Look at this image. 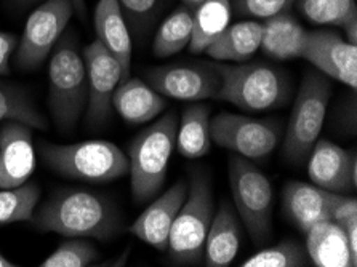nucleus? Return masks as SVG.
<instances>
[{
	"mask_svg": "<svg viewBox=\"0 0 357 267\" xmlns=\"http://www.w3.org/2000/svg\"><path fill=\"white\" fill-rule=\"evenodd\" d=\"M32 222L40 232L64 237L107 241L119 234L122 218L105 195L86 189H59L34 211Z\"/></svg>",
	"mask_w": 357,
	"mask_h": 267,
	"instance_id": "f257e3e1",
	"label": "nucleus"
},
{
	"mask_svg": "<svg viewBox=\"0 0 357 267\" xmlns=\"http://www.w3.org/2000/svg\"><path fill=\"white\" fill-rule=\"evenodd\" d=\"M213 190L208 173L202 168L189 170L188 195L178 211L169 237V258L176 266L204 263V247L212 224Z\"/></svg>",
	"mask_w": 357,
	"mask_h": 267,
	"instance_id": "f03ea898",
	"label": "nucleus"
},
{
	"mask_svg": "<svg viewBox=\"0 0 357 267\" xmlns=\"http://www.w3.org/2000/svg\"><path fill=\"white\" fill-rule=\"evenodd\" d=\"M176 128V114L169 112L144 128L130 146L128 171L137 204L155 197L164 186L170 157L175 151Z\"/></svg>",
	"mask_w": 357,
	"mask_h": 267,
	"instance_id": "7ed1b4c3",
	"label": "nucleus"
},
{
	"mask_svg": "<svg viewBox=\"0 0 357 267\" xmlns=\"http://www.w3.org/2000/svg\"><path fill=\"white\" fill-rule=\"evenodd\" d=\"M220 74L218 100L242 111L263 112L282 106L290 95V82L285 70L264 63L213 64Z\"/></svg>",
	"mask_w": 357,
	"mask_h": 267,
	"instance_id": "20e7f679",
	"label": "nucleus"
},
{
	"mask_svg": "<svg viewBox=\"0 0 357 267\" xmlns=\"http://www.w3.org/2000/svg\"><path fill=\"white\" fill-rule=\"evenodd\" d=\"M48 106L53 121L59 132L68 133L79 122L89 100L84 56L79 53L77 42L73 36L63 37L55 45L48 66Z\"/></svg>",
	"mask_w": 357,
	"mask_h": 267,
	"instance_id": "39448f33",
	"label": "nucleus"
},
{
	"mask_svg": "<svg viewBox=\"0 0 357 267\" xmlns=\"http://www.w3.org/2000/svg\"><path fill=\"white\" fill-rule=\"evenodd\" d=\"M43 162L66 178L90 183H107L128 173V157L109 141H84L77 144L40 146Z\"/></svg>",
	"mask_w": 357,
	"mask_h": 267,
	"instance_id": "423d86ee",
	"label": "nucleus"
},
{
	"mask_svg": "<svg viewBox=\"0 0 357 267\" xmlns=\"http://www.w3.org/2000/svg\"><path fill=\"white\" fill-rule=\"evenodd\" d=\"M232 200L247 232L257 247H263L273 234V186L261 170L245 157L229 159Z\"/></svg>",
	"mask_w": 357,
	"mask_h": 267,
	"instance_id": "0eeeda50",
	"label": "nucleus"
},
{
	"mask_svg": "<svg viewBox=\"0 0 357 267\" xmlns=\"http://www.w3.org/2000/svg\"><path fill=\"white\" fill-rule=\"evenodd\" d=\"M330 100L327 75L310 73L305 75L296 95L284 139V154L290 162L307 159L312 146L321 136Z\"/></svg>",
	"mask_w": 357,
	"mask_h": 267,
	"instance_id": "6e6552de",
	"label": "nucleus"
},
{
	"mask_svg": "<svg viewBox=\"0 0 357 267\" xmlns=\"http://www.w3.org/2000/svg\"><path fill=\"white\" fill-rule=\"evenodd\" d=\"M73 12L71 0H45L24 26L16 47V66L23 70L39 68L55 48Z\"/></svg>",
	"mask_w": 357,
	"mask_h": 267,
	"instance_id": "1a4fd4ad",
	"label": "nucleus"
},
{
	"mask_svg": "<svg viewBox=\"0 0 357 267\" xmlns=\"http://www.w3.org/2000/svg\"><path fill=\"white\" fill-rule=\"evenodd\" d=\"M210 136L216 144L245 159L268 157L279 143V127L269 121H257L223 112L210 121Z\"/></svg>",
	"mask_w": 357,
	"mask_h": 267,
	"instance_id": "9d476101",
	"label": "nucleus"
},
{
	"mask_svg": "<svg viewBox=\"0 0 357 267\" xmlns=\"http://www.w3.org/2000/svg\"><path fill=\"white\" fill-rule=\"evenodd\" d=\"M84 63L89 82L86 123L96 128L109 121L112 95L123 82V73L117 59L98 39L84 50Z\"/></svg>",
	"mask_w": 357,
	"mask_h": 267,
	"instance_id": "9b49d317",
	"label": "nucleus"
},
{
	"mask_svg": "<svg viewBox=\"0 0 357 267\" xmlns=\"http://www.w3.org/2000/svg\"><path fill=\"white\" fill-rule=\"evenodd\" d=\"M149 85L162 96L178 101H202L216 98L221 79L213 64H172L149 69Z\"/></svg>",
	"mask_w": 357,
	"mask_h": 267,
	"instance_id": "f8f14e48",
	"label": "nucleus"
},
{
	"mask_svg": "<svg viewBox=\"0 0 357 267\" xmlns=\"http://www.w3.org/2000/svg\"><path fill=\"white\" fill-rule=\"evenodd\" d=\"M301 58L332 77L356 90L357 45L344 40L333 31H312L306 34Z\"/></svg>",
	"mask_w": 357,
	"mask_h": 267,
	"instance_id": "ddd939ff",
	"label": "nucleus"
},
{
	"mask_svg": "<svg viewBox=\"0 0 357 267\" xmlns=\"http://www.w3.org/2000/svg\"><path fill=\"white\" fill-rule=\"evenodd\" d=\"M307 173L317 188L335 194H348L357 184L356 155L328 139H317L310 152Z\"/></svg>",
	"mask_w": 357,
	"mask_h": 267,
	"instance_id": "4468645a",
	"label": "nucleus"
},
{
	"mask_svg": "<svg viewBox=\"0 0 357 267\" xmlns=\"http://www.w3.org/2000/svg\"><path fill=\"white\" fill-rule=\"evenodd\" d=\"M186 195L188 183L180 179L135 220L133 224L128 227V232L159 252H167L172 226L178 211L185 204Z\"/></svg>",
	"mask_w": 357,
	"mask_h": 267,
	"instance_id": "2eb2a0df",
	"label": "nucleus"
},
{
	"mask_svg": "<svg viewBox=\"0 0 357 267\" xmlns=\"http://www.w3.org/2000/svg\"><path fill=\"white\" fill-rule=\"evenodd\" d=\"M36 167L31 127L7 121L0 128V189L18 188L28 181Z\"/></svg>",
	"mask_w": 357,
	"mask_h": 267,
	"instance_id": "dca6fc26",
	"label": "nucleus"
},
{
	"mask_svg": "<svg viewBox=\"0 0 357 267\" xmlns=\"http://www.w3.org/2000/svg\"><path fill=\"white\" fill-rule=\"evenodd\" d=\"M333 194L316 184L290 181L285 184L282 206L289 220L303 232L322 221L332 220Z\"/></svg>",
	"mask_w": 357,
	"mask_h": 267,
	"instance_id": "f3484780",
	"label": "nucleus"
},
{
	"mask_svg": "<svg viewBox=\"0 0 357 267\" xmlns=\"http://www.w3.org/2000/svg\"><path fill=\"white\" fill-rule=\"evenodd\" d=\"M93 20L98 40L121 64L126 82L132 66V36L119 0H100Z\"/></svg>",
	"mask_w": 357,
	"mask_h": 267,
	"instance_id": "a211bd4d",
	"label": "nucleus"
},
{
	"mask_svg": "<svg viewBox=\"0 0 357 267\" xmlns=\"http://www.w3.org/2000/svg\"><path fill=\"white\" fill-rule=\"evenodd\" d=\"M306 252L311 263L319 267H356L357 258L349 248L348 237L332 220L307 229Z\"/></svg>",
	"mask_w": 357,
	"mask_h": 267,
	"instance_id": "6ab92c4d",
	"label": "nucleus"
},
{
	"mask_svg": "<svg viewBox=\"0 0 357 267\" xmlns=\"http://www.w3.org/2000/svg\"><path fill=\"white\" fill-rule=\"evenodd\" d=\"M241 245V229L236 211L223 201L213 215L204 247V263L208 267H226L236 259Z\"/></svg>",
	"mask_w": 357,
	"mask_h": 267,
	"instance_id": "aec40b11",
	"label": "nucleus"
},
{
	"mask_svg": "<svg viewBox=\"0 0 357 267\" xmlns=\"http://www.w3.org/2000/svg\"><path fill=\"white\" fill-rule=\"evenodd\" d=\"M167 106L165 98L139 79H127L112 95V107L123 121L133 125L155 119Z\"/></svg>",
	"mask_w": 357,
	"mask_h": 267,
	"instance_id": "412c9836",
	"label": "nucleus"
},
{
	"mask_svg": "<svg viewBox=\"0 0 357 267\" xmlns=\"http://www.w3.org/2000/svg\"><path fill=\"white\" fill-rule=\"evenodd\" d=\"M307 31L289 12L266 18L261 23L259 48L274 59L301 58Z\"/></svg>",
	"mask_w": 357,
	"mask_h": 267,
	"instance_id": "4be33fe9",
	"label": "nucleus"
},
{
	"mask_svg": "<svg viewBox=\"0 0 357 267\" xmlns=\"http://www.w3.org/2000/svg\"><path fill=\"white\" fill-rule=\"evenodd\" d=\"M259 43H261V23L259 21H241V23L226 27L205 48L204 53L221 63H243L259 50Z\"/></svg>",
	"mask_w": 357,
	"mask_h": 267,
	"instance_id": "5701e85b",
	"label": "nucleus"
},
{
	"mask_svg": "<svg viewBox=\"0 0 357 267\" xmlns=\"http://www.w3.org/2000/svg\"><path fill=\"white\" fill-rule=\"evenodd\" d=\"M212 146L210 136V107L192 105L185 109L180 127L176 128L175 147L188 159H199L207 155Z\"/></svg>",
	"mask_w": 357,
	"mask_h": 267,
	"instance_id": "b1692460",
	"label": "nucleus"
},
{
	"mask_svg": "<svg viewBox=\"0 0 357 267\" xmlns=\"http://www.w3.org/2000/svg\"><path fill=\"white\" fill-rule=\"evenodd\" d=\"M231 0H204L194 8V31L189 50L191 53H204L231 21Z\"/></svg>",
	"mask_w": 357,
	"mask_h": 267,
	"instance_id": "393cba45",
	"label": "nucleus"
},
{
	"mask_svg": "<svg viewBox=\"0 0 357 267\" xmlns=\"http://www.w3.org/2000/svg\"><path fill=\"white\" fill-rule=\"evenodd\" d=\"M194 31V8L181 5L155 32L153 50L158 58H169L189 47Z\"/></svg>",
	"mask_w": 357,
	"mask_h": 267,
	"instance_id": "a878e982",
	"label": "nucleus"
},
{
	"mask_svg": "<svg viewBox=\"0 0 357 267\" xmlns=\"http://www.w3.org/2000/svg\"><path fill=\"white\" fill-rule=\"evenodd\" d=\"M16 121L31 128L47 130L45 117L37 111L28 91L15 84L0 80V122Z\"/></svg>",
	"mask_w": 357,
	"mask_h": 267,
	"instance_id": "bb28decb",
	"label": "nucleus"
},
{
	"mask_svg": "<svg viewBox=\"0 0 357 267\" xmlns=\"http://www.w3.org/2000/svg\"><path fill=\"white\" fill-rule=\"evenodd\" d=\"M40 199V188L36 183L18 188L0 189V226L31 221Z\"/></svg>",
	"mask_w": 357,
	"mask_h": 267,
	"instance_id": "cd10ccee",
	"label": "nucleus"
},
{
	"mask_svg": "<svg viewBox=\"0 0 357 267\" xmlns=\"http://www.w3.org/2000/svg\"><path fill=\"white\" fill-rule=\"evenodd\" d=\"M296 7L314 24L344 27L357 18L356 0H298Z\"/></svg>",
	"mask_w": 357,
	"mask_h": 267,
	"instance_id": "c85d7f7f",
	"label": "nucleus"
},
{
	"mask_svg": "<svg viewBox=\"0 0 357 267\" xmlns=\"http://www.w3.org/2000/svg\"><path fill=\"white\" fill-rule=\"evenodd\" d=\"M311 263L306 248L295 241H284L259 250L243 261L242 267H303Z\"/></svg>",
	"mask_w": 357,
	"mask_h": 267,
	"instance_id": "c756f323",
	"label": "nucleus"
},
{
	"mask_svg": "<svg viewBox=\"0 0 357 267\" xmlns=\"http://www.w3.org/2000/svg\"><path fill=\"white\" fill-rule=\"evenodd\" d=\"M98 258V250L80 237L63 242L48 258L40 264L42 267H85Z\"/></svg>",
	"mask_w": 357,
	"mask_h": 267,
	"instance_id": "7c9ffc66",
	"label": "nucleus"
},
{
	"mask_svg": "<svg viewBox=\"0 0 357 267\" xmlns=\"http://www.w3.org/2000/svg\"><path fill=\"white\" fill-rule=\"evenodd\" d=\"M332 221L343 229L349 248L357 258V201L346 194H333Z\"/></svg>",
	"mask_w": 357,
	"mask_h": 267,
	"instance_id": "2f4dec72",
	"label": "nucleus"
},
{
	"mask_svg": "<svg viewBox=\"0 0 357 267\" xmlns=\"http://www.w3.org/2000/svg\"><path fill=\"white\" fill-rule=\"evenodd\" d=\"M126 21L137 36L144 34L158 15L162 0H119Z\"/></svg>",
	"mask_w": 357,
	"mask_h": 267,
	"instance_id": "473e14b6",
	"label": "nucleus"
},
{
	"mask_svg": "<svg viewBox=\"0 0 357 267\" xmlns=\"http://www.w3.org/2000/svg\"><path fill=\"white\" fill-rule=\"evenodd\" d=\"M295 2L296 0H234V7L239 15L266 20L287 12Z\"/></svg>",
	"mask_w": 357,
	"mask_h": 267,
	"instance_id": "72a5a7b5",
	"label": "nucleus"
},
{
	"mask_svg": "<svg viewBox=\"0 0 357 267\" xmlns=\"http://www.w3.org/2000/svg\"><path fill=\"white\" fill-rule=\"evenodd\" d=\"M18 47V37L12 32L0 31V75L10 74V58Z\"/></svg>",
	"mask_w": 357,
	"mask_h": 267,
	"instance_id": "f704fd0d",
	"label": "nucleus"
},
{
	"mask_svg": "<svg viewBox=\"0 0 357 267\" xmlns=\"http://www.w3.org/2000/svg\"><path fill=\"white\" fill-rule=\"evenodd\" d=\"M343 29L346 32V37H348V42L353 43V45H357V18L349 21Z\"/></svg>",
	"mask_w": 357,
	"mask_h": 267,
	"instance_id": "c9c22d12",
	"label": "nucleus"
},
{
	"mask_svg": "<svg viewBox=\"0 0 357 267\" xmlns=\"http://www.w3.org/2000/svg\"><path fill=\"white\" fill-rule=\"evenodd\" d=\"M73 5H74V10L77 12V15L80 18H85L86 16V8H85V0H71Z\"/></svg>",
	"mask_w": 357,
	"mask_h": 267,
	"instance_id": "e433bc0d",
	"label": "nucleus"
},
{
	"mask_svg": "<svg viewBox=\"0 0 357 267\" xmlns=\"http://www.w3.org/2000/svg\"><path fill=\"white\" fill-rule=\"evenodd\" d=\"M13 266H16V264L12 263V261L7 259L2 253H0V267H13Z\"/></svg>",
	"mask_w": 357,
	"mask_h": 267,
	"instance_id": "4c0bfd02",
	"label": "nucleus"
},
{
	"mask_svg": "<svg viewBox=\"0 0 357 267\" xmlns=\"http://www.w3.org/2000/svg\"><path fill=\"white\" fill-rule=\"evenodd\" d=\"M183 2H185V5H188V7L196 8V7H199L200 3L204 2V0H183Z\"/></svg>",
	"mask_w": 357,
	"mask_h": 267,
	"instance_id": "58836bf2",
	"label": "nucleus"
},
{
	"mask_svg": "<svg viewBox=\"0 0 357 267\" xmlns=\"http://www.w3.org/2000/svg\"><path fill=\"white\" fill-rule=\"evenodd\" d=\"M20 2H24V3H29V2H36V0H20Z\"/></svg>",
	"mask_w": 357,
	"mask_h": 267,
	"instance_id": "ea45409f",
	"label": "nucleus"
}]
</instances>
